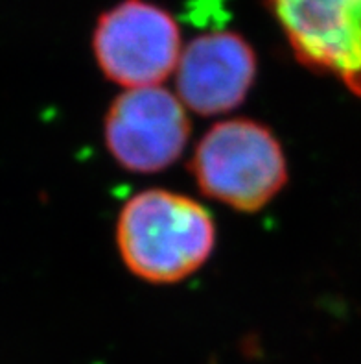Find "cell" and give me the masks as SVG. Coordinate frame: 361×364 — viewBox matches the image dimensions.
I'll return each mask as SVG.
<instances>
[{
  "label": "cell",
  "instance_id": "277c9868",
  "mask_svg": "<svg viewBox=\"0 0 361 364\" xmlns=\"http://www.w3.org/2000/svg\"><path fill=\"white\" fill-rule=\"evenodd\" d=\"M106 144L129 172L151 174L174 165L190 139L187 107L159 87L123 91L106 115Z\"/></svg>",
  "mask_w": 361,
  "mask_h": 364
},
{
  "label": "cell",
  "instance_id": "7a4b0ae2",
  "mask_svg": "<svg viewBox=\"0 0 361 364\" xmlns=\"http://www.w3.org/2000/svg\"><path fill=\"white\" fill-rule=\"evenodd\" d=\"M190 171L205 196L243 213L260 211L288 181L279 139L251 119L212 126L196 146Z\"/></svg>",
  "mask_w": 361,
  "mask_h": 364
},
{
  "label": "cell",
  "instance_id": "5b68a950",
  "mask_svg": "<svg viewBox=\"0 0 361 364\" xmlns=\"http://www.w3.org/2000/svg\"><path fill=\"white\" fill-rule=\"evenodd\" d=\"M293 54L361 97V0H267Z\"/></svg>",
  "mask_w": 361,
  "mask_h": 364
},
{
  "label": "cell",
  "instance_id": "8992f818",
  "mask_svg": "<svg viewBox=\"0 0 361 364\" xmlns=\"http://www.w3.org/2000/svg\"><path fill=\"white\" fill-rule=\"evenodd\" d=\"M255 76V50L240 33H205L183 48L175 69L177 98L197 115H220L245 100Z\"/></svg>",
  "mask_w": 361,
  "mask_h": 364
},
{
  "label": "cell",
  "instance_id": "3957f363",
  "mask_svg": "<svg viewBox=\"0 0 361 364\" xmlns=\"http://www.w3.org/2000/svg\"><path fill=\"white\" fill-rule=\"evenodd\" d=\"M92 50L106 78L126 91L159 87L181 60V30L160 6L122 0L98 18Z\"/></svg>",
  "mask_w": 361,
  "mask_h": 364
},
{
  "label": "cell",
  "instance_id": "6da1fadb",
  "mask_svg": "<svg viewBox=\"0 0 361 364\" xmlns=\"http://www.w3.org/2000/svg\"><path fill=\"white\" fill-rule=\"evenodd\" d=\"M216 228L196 200L165 189L135 194L120 211L116 246L123 264L150 283L187 279L211 257Z\"/></svg>",
  "mask_w": 361,
  "mask_h": 364
}]
</instances>
